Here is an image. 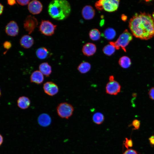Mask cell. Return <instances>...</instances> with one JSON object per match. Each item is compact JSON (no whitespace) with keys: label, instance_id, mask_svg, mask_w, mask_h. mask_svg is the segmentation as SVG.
Segmentation results:
<instances>
[{"label":"cell","instance_id":"cell-1","mask_svg":"<svg viewBox=\"0 0 154 154\" xmlns=\"http://www.w3.org/2000/svg\"><path fill=\"white\" fill-rule=\"evenodd\" d=\"M129 24L135 37L147 40L154 37V21L150 14L145 12L136 13L130 19Z\"/></svg>","mask_w":154,"mask_h":154},{"label":"cell","instance_id":"cell-2","mask_svg":"<svg viewBox=\"0 0 154 154\" xmlns=\"http://www.w3.org/2000/svg\"><path fill=\"white\" fill-rule=\"evenodd\" d=\"M48 11L52 19L58 21L63 20L70 15L71 8L69 2L66 0H54L49 3Z\"/></svg>","mask_w":154,"mask_h":154},{"label":"cell","instance_id":"cell-3","mask_svg":"<svg viewBox=\"0 0 154 154\" xmlns=\"http://www.w3.org/2000/svg\"><path fill=\"white\" fill-rule=\"evenodd\" d=\"M132 39V35L128 31L127 29H125L119 36L116 41H110L109 42V44L114 46L116 49L118 50L121 48L126 52V48Z\"/></svg>","mask_w":154,"mask_h":154},{"label":"cell","instance_id":"cell-4","mask_svg":"<svg viewBox=\"0 0 154 154\" xmlns=\"http://www.w3.org/2000/svg\"><path fill=\"white\" fill-rule=\"evenodd\" d=\"M119 1L118 0H100L96 2L95 6L98 10H104L106 11L112 12L117 10Z\"/></svg>","mask_w":154,"mask_h":154},{"label":"cell","instance_id":"cell-5","mask_svg":"<svg viewBox=\"0 0 154 154\" xmlns=\"http://www.w3.org/2000/svg\"><path fill=\"white\" fill-rule=\"evenodd\" d=\"M58 116L62 118L68 119L72 115L74 111L73 107L70 104L63 102L59 104L56 107Z\"/></svg>","mask_w":154,"mask_h":154},{"label":"cell","instance_id":"cell-6","mask_svg":"<svg viewBox=\"0 0 154 154\" xmlns=\"http://www.w3.org/2000/svg\"><path fill=\"white\" fill-rule=\"evenodd\" d=\"M56 27V25L48 20H42L39 30L42 34L47 36H51L54 34Z\"/></svg>","mask_w":154,"mask_h":154},{"label":"cell","instance_id":"cell-7","mask_svg":"<svg viewBox=\"0 0 154 154\" xmlns=\"http://www.w3.org/2000/svg\"><path fill=\"white\" fill-rule=\"evenodd\" d=\"M38 22L37 19L33 16L28 15L24 22V28L29 34H31L37 27Z\"/></svg>","mask_w":154,"mask_h":154},{"label":"cell","instance_id":"cell-8","mask_svg":"<svg viewBox=\"0 0 154 154\" xmlns=\"http://www.w3.org/2000/svg\"><path fill=\"white\" fill-rule=\"evenodd\" d=\"M121 86L117 81H109L106 86V91L107 94L116 95L120 92Z\"/></svg>","mask_w":154,"mask_h":154},{"label":"cell","instance_id":"cell-9","mask_svg":"<svg viewBox=\"0 0 154 154\" xmlns=\"http://www.w3.org/2000/svg\"><path fill=\"white\" fill-rule=\"evenodd\" d=\"M43 89L46 94L51 96L55 95L58 93L59 90L57 85L51 81L45 83L43 84Z\"/></svg>","mask_w":154,"mask_h":154},{"label":"cell","instance_id":"cell-10","mask_svg":"<svg viewBox=\"0 0 154 154\" xmlns=\"http://www.w3.org/2000/svg\"><path fill=\"white\" fill-rule=\"evenodd\" d=\"M42 8L43 6L41 2L36 0L31 1L28 6L29 12L33 15L39 14L42 11Z\"/></svg>","mask_w":154,"mask_h":154},{"label":"cell","instance_id":"cell-11","mask_svg":"<svg viewBox=\"0 0 154 154\" xmlns=\"http://www.w3.org/2000/svg\"><path fill=\"white\" fill-rule=\"evenodd\" d=\"M6 33L9 36L15 37L18 34L19 27L17 23L13 21L9 22L5 27Z\"/></svg>","mask_w":154,"mask_h":154},{"label":"cell","instance_id":"cell-12","mask_svg":"<svg viewBox=\"0 0 154 154\" xmlns=\"http://www.w3.org/2000/svg\"><path fill=\"white\" fill-rule=\"evenodd\" d=\"M95 14L94 8L91 5H86L84 7L82 11V15L83 18L86 20L93 19Z\"/></svg>","mask_w":154,"mask_h":154},{"label":"cell","instance_id":"cell-13","mask_svg":"<svg viewBox=\"0 0 154 154\" xmlns=\"http://www.w3.org/2000/svg\"><path fill=\"white\" fill-rule=\"evenodd\" d=\"M96 45L92 43L88 42L83 46L82 51L83 54L87 56L93 55L96 52Z\"/></svg>","mask_w":154,"mask_h":154},{"label":"cell","instance_id":"cell-14","mask_svg":"<svg viewBox=\"0 0 154 154\" xmlns=\"http://www.w3.org/2000/svg\"><path fill=\"white\" fill-rule=\"evenodd\" d=\"M21 46L25 48H29L31 47L34 43V40L31 36L25 35L21 38L20 40Z\"/></svg>","mask_w":154,"mask_h":154},{"label":"cell","instance_id":"cell-15","mask_svg":"<svg viewBox=\"0 0 154 154\" xmlns=\"http://www.w3.org/2000/svg\"><path fill=\"white\" fill-rule=\"evenodd\" d=\"M44 80L43 75L39 70H36L34 71L30 76V82L37 84H41Z\"/></svg>","mask_w":154,"mask_h":154},{"label":"cell","instance_id":"cell-16","mask_svg":"<svg viewBox=\"0 0 154 154\" xmlns=\"http://www.w3.org/2000/svg\"><path fill=\"white\" fill-rule=\"evenodd\" d=\"M31 104L29 99L25 96L20 97L17 100L18 106L22 109L25 110L28 108Z\"/></svg>","mask_w":154,"mask_h":154},{"label":"cell","instance_id":"cell-17","mask_svg":"<svg viewBox=\"0 0 154 154\" xmlns=\"http://www.w3.org/2000/svg\"><path fill=\"white\" fill-rule=\"evenodd\" d=\"M38 122L39 124L43 127H46L50 124L51 118L47 114H40L38 117Z\"/></svg>","mask_w":154,"mask_h":154},{"label":"cell","instance_id":"cell-18","mask_svg":"<svg viewBox=\"0 0 154 154\" xmlns=\"http://www.w3.org/2000/svg\"><path fill=\"white\" fill-rule=\"evenodd\" d=\"M39 69L41 73L46 77H49L52 71L51 66L47 62L41 63L39 66Z\"/></svg>","mask_w":154,"mask_h":154},{"label":"cell","instance_id":"cell-19","mask_svg":"<svg viewBox=\"0 0 154 154\" xmlns=\"http://www.w3.org/2000/svg\"><path fill=\"white\" fill-rule=\"evenodd\" d=\"M37 57L40 59L46 58L49 55V51L47 48L41 47L38 48L36 52Z\"/></svg>","mask_w":154,"mask_h":154},{"label":"cell","instance_id":"cell-20","mask_svg":"<svg viewBox=\"0 0 154 154\" xmlns=\"http://www.w3.org/2000/svg\"><path fill=\"white\" fill-rule=\"evenodd\" d=\"M91 68V65L88 62L83 61L78 66L77 69L80 72L85 74L88 72Z\"/></svg>","mask_w":154,"mask_h":154},{"label":"cell","instance_id":"cell-21","mask_svg":"<svg viewBox=\"0 0 154 154\" xmlns=\"http://www.w3.org/2000/svg\"><path fill=\"white\" fill-rule=\"evenodd\" d=\"M118 63L121 67L123 68H128L131 64L130 58L127 56H123L119 59Z\"/></svg>","mask_w":154,"mask_h":154},{"label":"cell","instance_id":"cell-22","mask_svg":"<svg viewBox=\"0 0 154 154\" xmlns=\"http://www.w3.org/2000/svg\"><path fill=\"white\" fill-rule=\"evenodd\" d=\"M116 33L114 29L112 28H108L104 31V36L107 40H110L113 39L115 37Z\"/></svg>","mask_w":154,"mask_h":154},{"label":"cell","instance_id":"cell-23","mask_svg":"<svg viewBox=\"0 0 154 154\" xmlns=\"http://www.w3.org/2000/svg\"><path fill=\"white\" fill-rule=\"evenodd\" d=\"M89 35L90 39L92 40L97 41L100 38L101 33L98 29H94L90 31Z\"/></svg>","mask_w":154,"mask_h":154},{"label":"cell","instance_id":"cell-24","mask_svg":"<svg viewBox=\"0 0 154 154\" xmlns=\"http://www.w3.org/2000/svg\"><path fill=\"white\" fill-rule=\"evenodd\" d=\"M104 117L103 114L100 112H97L94 114L92 120L95 123L99 125L102 123L104 121Z\"/></svg>","mask_w":154,"mask_h":154},{"label":"cell","instance_id":"cell-25","mask_svg":"<svg viewBox=\"0 0 154 154\" xmlns=\"http://www.w3.org/2000/svg\"><path fill=\"white\" fill-rule=\"evenodd\" d=\"M116 48L111 44H108L104 47L102 50L104 53L108 56H110L115 52Z\"/></svg>","mask_w":154,"mask_h":154},{"label":"cell","instance_id":"cell-26","mask_svg":"<svg viewBox=\"0 0 154 154\" xmlns=\"http://www.w3.org/2000/svg\"><path fill=\"white\" fill-rule=\"evenodd\" d=\"M126 140L124 142V145L128 149L129 147H131L133 145V143L132 140L129 139L127 138H126Z\"/></svg>","mask_w":154,"mask_h":154},{"label":"cell","instance_id":"cell-27","mask_svg":"<svg viewBox=\"0 0 154 154\" xmlns=\"http://www.w3.org/2000/svg\"><path fill=\"white\" fill-rule=\"evenodd\" d=\"M17 2L19 5L22 6L26 5L28 4L30 2V0H17Z\"/></svg>","mask_w":154,"mask_h":154},{"label":"cell","instance_id":"cell-28","mask_svg":"<svg viewBox=\"0 0 154 154\" xmlns=\"http://www.w3.org/2000/svg\"><path fill=\"white\" fill-rule=\"evenodd\" d=\"M132 124L135 129H137L139 127L140 123L138 120L135 119L133 121Z\"/></svg>","mask_w":154,"mask_h":154},{"label":"cell","instance_id":"cell-29","mask_svg":"<svg viewBox=\"0 0 154 154\" xmlns=\"http://www.w3.org/2000/svg\"><path fill=\"white\" fill-rule=\"evenodd\" d=\"M149 97L153 100H154V87L152 88L149 92Z\"/></svg>","mask_w":154,"mask_h":154},{"label":"cell","instance_id":"cell-30","mask_svg":"<svg viewBox=\"0 0 154 154\" xmlns=\"http://www.w3.org/2000/svg\"><path fill=\"white\" fill-rule=\"evenodd\" d=\"M123 154H137V153L135 150L129 149L125 151Z\"/></svg>","mask_w":154,"mask_h":154},{"label":"cell","instance_id":"cell-31","mask_svg":"<svg viewBox=\"0 0 154 154\" xmlns=\"http://www.w3.org/2000/svg\"><path fill=\"white\" fill-rule=\"evenodd\" d=\"M3 46L4 48L9 49L11 47V44L9 42L5 41L3 44Z\"/></svg>","mask_w":154,"mask_h":154},{"label":"cell","instance_id":"cell-32","mask_svg":"<svg viewBox=\"0 0 154 154\" xmlns=\"http://www.w3.org/2000/svg\"><path fill=\"white\" fill-rule=\"evenodd\" d=\"M7 3L8 4L10 5H13L16 3V1L14 0H8Z\"/></svg>","mask_w":154,"mask_h":154},{"label":"cell","instance_id":"cell-33","mask_svg":"<svg viewBox=\"0 0 154 154\" xmlns=\"http://www.w3.org/2000/svg\"><path fill=\"white\" fill-rule=\"evenodd\" d=\"M121 18L122 21H125L127 19V17L124 14H122L121 16Z\"/></svg>","mask_w":154,"mask_h":154},{"label":"cell","instance_id":"cell-34","mask_svg":"<svg viewBox=\"0 0 154 154\" xmlns=\"http://www.w3.org/2000/svg\"><path fill=\"white\" fill-rule=\"evenodd\" d=\"M3 5L0 3V15L2 14L3 12Z\"/></svg>","mask_w":154,"mask_h":154},{"label":"cell","instance_id":"cell-35","mask_svg":"<svg viewBox=\"0 0 154 154\" xmlns=\"http://www.w3.org/2000/svg\"><path fill=\"white\" fill-rule=\"evenodd\" d=\"M109 81H112L114 80V77L113 75L110 76L109 77Z\"/></svg>","mask_w":154,"mask_h":154},{"label":"cell","instance_id":"cell-36","mask_svg":"<svg viewBox=\"0 0 154 154\" xmlns=\"http://www.w3.org/2000/svg\"><path fill=\"white\" fill-rule=\"evenodd\" d=\"M149 140L151 143L154 144V137H151L150 138Z\"/></svg>","mask_w":154,"mask_h":154},{"label":"cell","instance_id":"cell-37","mask_svg":"<svg viewBox=\"0 0 154 154\" xmlns=\"http://www.w3.org/2000/svg\"><path fill=\"white\" fill-rule=\"evenodd\" d=\"M3 142V138L2 135L0 134V146Z\"/></svg>","mask_w":154,"mask_h":154},{"label":"cell","instance_id":"cell-38","mask_svg":"<svg viewBox=\"0 0 154 154\" xmlns=\"http://www.w3.org/2000/svg\"><path fill=\"white\" fill-rule=\"evenodd\" d=\"M152 17L154 21V11L153 13Z\"/></svg>","mask_w":154,"mask_h":154},{"label":"cell","instance_id":"cell-39","mask_svg":"<svg viewBox=\"0 0 154 154\" xmlns=\"http://www.w3.org/2000/svg\"><path fill=\"white\" fill-rule=\"evenodd\" d=\"M1 90L0 89V96H1Z\"/></svg>","mask_w":154,"mask_h":154}]
</instances>
